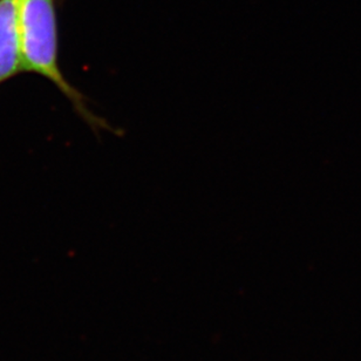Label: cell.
<instances>
[{
  "mask_svg": "<svg viewBox=\"0 0 361 361\" xmlns=\"http://www.w3.org/2000/svg\"><path fill=\"white\" fill-rule=\"evenodd\" d=\"M54 1L56 0L21 1L20 49L24 73L38 74L52 82L94 132H113L107 121L90 111L87 97L67 80L60 68Z\"/></svg>",
  "mask_w": 361,
  "mask_h": 361,
  "instance_id": "6da1fadb",
  "label": "cell"
},
{
  "mask_svg": "<svg viewBox=\"0 0 361 361\" xmlns=\"http://www.w3.org/2000/svg\"><path fill=\"white\" fill-rule=\"evenodd\" d=\"M23 0H0V85L24 73L20 49Z\"/></svg>",
  "mask_w": 361,
  "mask_h": 361,
  "instance_id": "7a4b0ae2",
  "label": "cell"
}]
</instances>
